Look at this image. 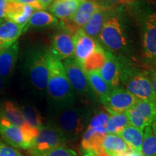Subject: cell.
I'll use <instances>...</instances> for the list:
<instances>
[{"label":"cell","mask_w":156,"mask_h":156,"mask_svg":"<svg viewBox=\"0 0 156 156\" xmlns=\"http://www.w3.org/2000/svg\"><path fill=\"white\" fill-rule=\"evenodd\" d=\"M66 143L59 129L49 120L40 128L28 153L30 156H46L56 147Z\"/></svg>","instance_id":"obj_5"},{"label":"cell","mask_w":156,"mask_h":156,"mask_svg":"<svg viewBox=\"0 0 156 156\" xmlns=\"http://www.w3.org/2000/svg\"><path fill=\"white\" fill-rule=\"evenodd\" d=\"M151 127H152V129H153V131L154 132V133L156 134V120L153 123V124L151 125Z\"/></svg>","instance_id":"obj_41"},{"label":"cell","mask_w":156,"mask_h":156,"mask_svg":"<svg viewBox=\"0 0 156 156\" xmlns=\"http://www.w3.org/2000/svg\"><path fill=\"white\" fill-rule=\"evenodd\" d=\"M82 152V156H108L103 150L95 152V151H81Z\"/></svg>","instance_id":"obj_36"},{"label":"cell","mask_w":156,"mask_h":156,"mask_svg":"<svg viewBox=\"0 0 156 156\" xmlns=\"http://www.w3.org/2000/svg\"><path fill=\"white\" fill-rule=\"evenodd\" d=\"M99 74L112 90L119 87L121 63L119 58L106 51V60L99 70Z\"/></svg>","instance_id":"obj_15"},{"label":"cell","mask_w":156,"mask_h":156,"mask_svg":"<svg viewBox=\"0 0 156 156\" xmlns=\"http://www.w3.org/2000/svg\"><path fill=\"white\" fill-rule=\"evenodd\" d=\"M46 95L48 108L53 115L76 104V93L70 85L62 61L48 52Z\"/></svg>","instance_id":"obj_1"},{"label":"cell","mask_w":156,"mask_h":156,"mask_svg":"<svg viewBox=\"0 0 156 156\" xmlns=\"http://www.w3.org/2000/svg\"><path fill=\"white\" fill-rule=\"evenodd\" d=\"M0 116H2L12 124L20 128L25 133L27 139L31 143L38 135L39 130L31 127L25 122L17 103L9 100H6L0 103Z\"/></svg>","instance_id":"obj_10"},{"label":"cell","mask_w":156,"mask_h":156,"mask_svg":"<svg viewBox=\"0 0 156 156\" xmlns=\"http://www.w3.org/2000/svg\"><path fill=\"white\" fill-rule=\"evenodd\" d=\"M92 113V109L88 106L75 104L51 115L50 120L59 129L67 143L77 141L83 136Z\"/></svg>","instance_id":"obj_2"},{"label":"cell","mask_w":156,"mask_h":156,"mask_svg":"<svg viewBox=\"0 0 156 156\" xmlns=\"http://www.w3.org/2000/svg\"><path fill=\"white\" fill-rule=\"evenodd\" d=\"M129 125V122L126 112L110 114L106 125L107 134H119Z\"/></svg>","instance_id":"obj_29"},{"label":"cell","mask_w":156,"mask_h":156,"mask_svg":"<svg viewBox=\"0 0 156 156\" xmlns=\"http://www.w3.org/2000/svg\"><path fill=\"white\" fill-rule=\"evenodd\" d=\"M19 54V44L15 43L9 48L0 51V75L5 87L14 73Z\"/></svg>","instance_id":"obj_13"},{"label":"cell","mask_w":156,"mask_h":156,"mask_svg":"<svg viewBox=\"0 0 156 156\" xmlns=\"http://www.w3.org/2000/svg\"><path fill=\"white\" fill-rule=\"evenodd\" d=\"M111 15L112 14L110 12L101 6L93 15L82 30L91 38L96 41L98 40V36L103 25Z\"/></svg>","instance_id":"obj_21"},{"label":"cell","mask_w":156,"mask_h":156,"mask_svg":"<svg viewBox=\"0 0 156 156\" xmlns=\"http://www.w3.org/2000/svg\"><path fill=\"white\" fill-rule=\"evenodd\" d=\"M98 40L111 53H122L128 46L124 27L119 17L111 15L103 25Z\"/></svg>","instance_id":"obj_6"},{"label":"cell","mask_w":156,"mask_h":156,"mask_svg":"<svg viewBox=\"0 0 156 156\" xmlns=\"http://www.w3.org/2000/svg\"><path fill=\"white\" fill-rule=\"evenodd\" d=\"M88 80L95 97L98 98L101 103L106 99L109 93L112 90L110 86L101 77L98 71L87 73Z\"/></svg>","instance_id":"obj_26"},{"label":"cell","mask_w":156,"mask_h":156,"mask_svg":"<svg viewBox=\"0 0 156 156\" xmlns=\"http://www.w3.org/2000/svg\"><path fill=\"white\" fill-rule=\"evenodd\" d=\"M102 150L108 156H124L130 151L120 135L111 134H107L103 140Z\"/></svg>","instance_id":"obj_23"},{"label":"cell","mask_w":156,"mask_h":156,"mask_svg":"<svg viewBox=\"0 0 156 156\" xmlns=\"http://www.w3.org/2000/svg\"><path fill=\"white\" fill-rule=\"evenodd\" d=\"M0 156H24L0 138Z\"/></svg>","instance_id":"obj_32"},{"label":"cell","mask_w":156,"mask_h":156,"mask_svg":"<svg viewBox=\"0 0 156 156\" xmlns=\"http://www.w3.org/2000/svg\"><path fill=\"white\" fill-rule=\"evenodd\" d=\"M3 20H4L3 19H2V20H0V24H1V23H2V21H3Z\"/></svg>","instance_id":"obj_43"},{"label":"cell","mask_w":156,"mask_h":156,"mask_svg":"<svg viewBox=\"0 0 156 156\" xmlns=\"http://www.w3.org/2000/svg\"><path fill=\"white\" fill-rule=\"evenodd\" d=\"M24 26L4 20L0 24V51L9 48L16 43L23 33Z\"/></svg>","instance_id":"obj_20"},{"label":"cell","mask_w":156,"mask_h":156,"mask_svg":"<svg viewBox=\"0 0 156 156\" xmlns=\"http://www.w3.org/2000/svg\"><path fill=\"white\" fill-rule=\"evenodd\" d=\"M106 60V51L103 49L100 44L84 60L81 65L86 73L99 71Z\"/></svg>","instance_id":"obj_28"},{"label":"cell","mask_w":156,"mask_h":156,"mask_svg":"<svg viewBox=\"0 0 156 156\" xmlns=\"http://www.w3.org/2000/svg\"><path fill=\"white\" fill-rule=\"evenodd\" d=\"M58 24V20L51 13L44 10L34 11L28 22L25 25L23 32L30 28H42Z\"/></svg>","instance_id":"obj_24"},{"label":"cell","mask_w":156,"mask_h":156,"mask_svg":"<svg viewBox=\"0 0 156 156\" xmlns=\"http://www.w3.org/2000/svg\"><path fill=\"white\" fill-rule=\"evenodd\" d=\"M124 156H144V155L140 153H136V152L129 151V153L125 154V155H124Z\"/></svg>","instance_id":"obj_40"},{"label":"cell","mask_w":156,"mask_h":156,"mask_svg":"<svg viewBox=\"0 0 156 156\" xmlns=\"http://www.w3.org/2000/svg\"><path fill=\"white\" fill-rule=\"evenodd\" d=\"M41 2L42 3L43 6L44 7V8H47V7H49L53 3V2L54 0H40Z\"/></svg>","instance_id":"obj_38"},{"label":"cell","mask_w":156,"mask_h":156,"mask_svg":"<svg viewBox=\"0 0 156 156\" xmlns=\"http://www.w3.org/2000/svg\"><path fill=\"white\" fill-rule=\"evenodd\" d=\"M7 5V0H0V20H2L5 17Z\"/></svg>","instance_id":"obj_37"},{"label":"cell","mask_w":156,"mask_h":156,"mask_svg":"<svg viewBox=\"0 0 156 156\" xmlns=\"http://www.w3.org/2000/svg\"><path fill=\"white\" fill-rule=\"evenodd\" d=\"M18 105L25 122L31 127L38 130L40 129L44 123V119L38 108L34 104L28 101H22Z\"/></svg>","instance_id":"obj_27"},{"label":"cell","mask_w":156,"mask_h":156,"mask_svg":"<svg viewBox=\"0 0 156 156\" xmlns=\"http://www.w3.org/2000/svg\"><path fill=\"white\" fill-rule=\"evenodd\" d=\"M110 114L108 112L101 111L97 114L92 116L89 121L87 129L97 128V127H106Z\"/></svg>","instance_id":"obj_31"},{"label":"cell","mask_w":156,"mask_h":156,"mask_svg":"<svg viewBox=\"0 0 156 156\" xmlns=\"http://www.w3.org/2000/svg\"><path fill=\"white\" fill-rule=\"evenodd\" d=\"M126 114L129 125L144 130L147 126H151L156 120V103L137 100Z\"/></svg>","instance_id":"obj_9"},{"label":"cell","mask_w":156,"mask_h":156,"mask_svg":"<svg viewBox=\"0 0 156 156\" xmlns=\"http://www.w3.org/2000/svg\"><path fill=\"white\" fill-rule=\"evenodd\" d=\"M121 63V78L122 83L128 92L134 95L137 100L146 101L156 103V97L154 93L148 72L130 66L126 62L119 58Z\"/></svg>","instance_id":"obj_4"},{"label":"cell","mask_w":156,"mask_h":156,"mask_svg":"<svg viewBox=\"0 0 156 156\" xmlns=\"http://www.w3.org/2000/svg\"><path fill=\"white\" fill-rule=\"evenodd\" d=\"M101 6L93 1L85 0L78 7L74 15L69 20L64 21L69 22V26H71L74 32L82 29L88 22L93 15ZM74 33V34H75Z\"/></svg>","instance_id":"obj_17"},{"label":"cell","mask_w":156,"mask_h":156,"mask_svg":"<svg viewBox=\"0 0 156 156\" xmlns=\"http://www.w3.org/2000/svg\"><path fill=\"white\" fill-rule=\"evenodd\" d=\"M62 63L75 93L84 97L88 101H95L96 97L90 85L87 73L81 64L74 56L63 60Z\"/></svg>","instance_id":"obj_7"},{"label":"cell","mask_w":156,"mask_h":156,"mask_svg":"<svg viewBox=\"0 0 156 156\" xmlns=\"http://www.w3.org/2000/svg\"><path fill=\"white\" fill-rule=\"evenodd\" d=\"M83 1L85 0H54L49 7V11L54 17L67 20Z\"/></svg>","instance_id":"obj_22"},{"label":"cell","mask_w":156,"mask_h":156,"mask_svg":"<svg viewBox=\"0 0 156 156\" xmlns=\"http://www.w3.org/2000/svg\"><path fill=\"white\" fill-rule=\"evenodd\" d=\"M144 136L141 153L144 156H156V134L151 126H147L143 130Z\"/></svg>","instance_id":"obj_30"},{"label":"cell","mask_w":156,"mask_h":156,"mask_svg":"<svg viewBox=\"0 0 156 156\" xmlns=\"http://www.w3.org/2000/svg\"><path fill=\"white\" fill-rule=\"evenodd\" d=\"M108 1V2L110 3H119V2H124V0H106Z\"/></svg>","instance_id":"obj_42"},{"label":"cell","mask_w":156,"mask_h":156,"mask_svg":"<svg viewBox=\"0 0 156 156\" xmlns=\"http://www.w3.org/2000/svg\"><path fill=\"white\" fill-rule=\"evenodd\" d=\"M50 54L60 61L74 56L73 36L66 32H60L52 38Z\"/></svg>","instance_id":"obj_14"},{"label":"cell","mask_w":156,"mask_h":156,"mask_svg":"<svg viewBox=\"0 0 156 156\" xmlns=\"http://www.w3.org/2000/svg\"><path fill=\"white\" fill-rule=\"evenodd\" d=\"M107 135L106 127L86 129L82 136L81 151H95L102 150V144Z\"/></svg>","instance_id":"obj_19"},{"label":"cell","mask_w":156,"mask_h":156,"mask_svg":"<svg viewBox=\"0 0 156 156\" xmlns=\"http://www.w3.org/2000/svg\"><path fill=\"white\" fill-rule=\"evenodd\" d=\"M119 135L125 141L130 151L141 153L144 136L143 130L129 125Z\"/></svg>","instance_id":"obj_25"},{"label":"cell","mask_w":156,"mask_h":156,"mask_svg":"<svg viewBox=\"0 0 156 156\" xmlns=\"http://www.w3.org/2000/svg\"><path fill=\"white\" fill-rule=\"evenodd\" d=\"M137 101L134 95L123 87L113 89L102 104L109 114L126 112Z\"/></svg>","instance_id":"obj_11"},{"label":"cell","mask_w":156,"mask_h":156,"mask_svg":"<svg viewBox=\"0 0 156 156\" xmlns=\"http://www.w3.org/2000/svg\"><path fill=\"white\" fill-rule=\"evenodd\" d=\"M36 11L30 6L7 0L5 18L16 24L25 26L31 15Z\"/></svg>","instance_id":"obj_18"},{"label":"cell","mask_w":156,"mask_h":156,"mask_svg":"<svg viewBox=\"0 0 156 156\" xmlns=\"http://www.w3.org/2000/svg\"><path fill=\"white\" fill-rule=\"evenodd\" d=\"M155 64V67H156V62H155V64Z\"/></svg>","instance_id":"obj_44"},{"label":"cell","mask_w":156,"mask_h":156,"mask_svg":"<svg viewBox=\"0 0 156 156\" xmlns=\"http://www.w3.org/2000/svg\"><path fill=\"white\" fill-rule=\"evenodd\" d=\"M46 156H77V153L74 150L63 145L56 147Z\"/></svg>","instance_id":"obj_33"},{"label":"cell","mask_w":156,"mask_h":156,"mask_svg":"<svg viewBox=\"0 0 156 156\" xmlns=\"http://www.w3.org/2000/svg\"><path fill=\"white\" fill-rule=\"evenodd\" d=\"M73 40L74 57L81 64L99 44L98 41L87 35L82 29L77 30L74 34Z\"/></svg>","instance_id":"obj_16"},{"label":"cell","mask_w":156,"mask_h":156,"mask_svg":"<svg viewBox=\"0 0 156 156\" xmlns=\"http://www.w3.org/2000/svg\"><path fill=\"white\" fill-rule=\"evenodd\" d=\"M142 51L147 62H156V13L146 12L141 19Z\"/></svg>","instance_id":"obj_8"},{"label":"cell","mask_w":156,"mask_h":156,"mask_svg":"<svg viewBox=\"0 0 156 156\" xmlns=\"http://www.w3.org/2000/svg\"><path fill=\"white\" fill-rule=\"evenodd\" d=\"M148 75H149L150 80L151 81L152 86H153L156 97V69H152L150 70V72H148Z\"/></svg>","instance_id":"obj_35"},{"label":"cell","mask_w":156,"mask_h":156,"mask_svg":"<svg viewBox=\"0 0 156 156\" xmlns=\"http://www.w3.org/2000/svg\"><path fill=\"white\" fill-rule=\"evenodd\" d=\"M0 136L6 143L15 149L28 151L31 142L27 139L22 129L9 121L0 116Z\"/></svg>","instance_id":"obj_12"},{"label":"cell","mask_w":156,"mask_h":156,"mask_svg":"<svg viewBox=\"0 0 156 156\" xmlns=\"http://www.w3.org/2000/svg\"><path fill=\"white\" fill-rule=\"evenodd\" d=\"M10 1H14L16 2L23 4V5L30 6L36 11L45 9L40 0H10Z\"/></svg>","instance_id":"obj_34"},{"label":"cell","mask_w":156,"mask_h":156,"mask_svg":"<svg viewBox=\"0 0 156 156\" xmlns=\"http://www.w3.org/2000/svg\"><path fill=\"white\" fill-rule=\"evenodd\" d=\"M48 52L43 47L31 48L23 58V69L29 84L39 96L46 95L48 82Z\"/></svg>","instance_id":"obj_3"},{"label":"cell","mask_w":156,"mask_h":156,"mask_svg":"<svg viewBox=\"0 0 156 156\" xmlns=\"http://www.w3.org/2000/svg\"><path fill=\"white\" fill-rule=\"evenodd\" d=\"M5 85L4 84V82L2 80V78L1 75H0V95L2 94V93L5 92Z\"/></svg>","instance_id":"obj_39"}]
</instances>
